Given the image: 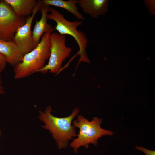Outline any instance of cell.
<instances>
[{
  "label": "cell",
  "mask_w": 155,
  "mask_h": 155,
  "mask_svg": "<svg viewBox=\"0 0 155 155\" xmlns=\"http://www.w3.org/2000/svg\"><path fill=\"white\" fill-rule=\"evenodd\" d=\"M5 92L4 87L0 74V96Z\"/></svg>",
  "instance_id": "9a60e30c"
},
{
  "label": "cell",
  "mask_w": 155,
  "mask_h": 155,
  "mask_svg": "<svg viewBox=\"0 0 155 155\" xmlns=\"http://www.w3.org/2000/svg\"><path fill=\"white\" fill-rule=\"evenodd\" d=\"M108 3V0H78V4L84 13L96 18L106 14Z\"/></svg>",
  "instance_id": "ba28073f"
},
{
  "label": "cell",
  "mask_w": 155,
  "mask_h": 155,
  "mask_svg": "<svg viewBox=\"0 0 155 155\" xmlns=\"http://www.w3.org/2000/svg\"><path fill=\"white\" fill-rule=\"evenodd\" d=\"M102 120V118L95 117L89 121L82 115H79L77 119L73 121V126L79 129L78 137L73 139L70 144L74 148L75 152L80 146H84L87 148L90 143L96 146L100 137L112 135V131L101 127Z\"/></svg>",
  "instance_id": "3957f363"
},
{
  "label": "cell",
  "mask_w": 155,
  "mask_h": 155,
  "mask_svg": "<svg viewBox=\"0 0 155 155\" xmlns=\"http://www.w3.org/2000/svg\"><path fill=\"white\" fill-rule=\"evenodd\" d=\"M43 4L42 0L38 1L31 16H28L26 23L19 28L13 39V41L23 56L36 47L33 40L31 26L35 16L40 11Z\"/></svg>",
  "instance_id": "52a82bcc"
},
{
  "label": "cell",
  "mask_w": 155,
  "mask_h": 155,
  "mask_svg": "<svg viewBox=\"0 0 155 155\" xmlns=\"http://www.w3.org/2000/svg\"><path fill=\"white\" fill-rule=\"evenodd\" d=\"M19 17H24L32 13L38 1L36 0H4Z\"/></svg>",
  "instance_id": "8fae6325"
},
{
  "label": "cell",
  "mask_w": 155,
  "mask_h": 155,
  "mask_svg": "<svg viewBox=\"0 0 155 155\" xmlns=\"http://www.w3.org/2000/svg\"><path fill=\"white\" fill-rule=\"evenodd\" d=\"M135 148L137 150L143 152L146 155H155V150H149L142 147L136 146Z\"/></svg>",
  "instance_id": "5bb4252c"
},
{
  "label": "cell",
  "mask_w": 155,
  "mask_h": 155,
  "mask_svg": "<svg viewBox=\"0 0 155 155\" xmlns=\"http://www.w3.org/2000/svg\"><path fill=\"white\" fill-rule=\"evenodd\" d=\"M52 107L48 106L44 112L39 111V118L45 125L42 127L48 130L55 140L59 149L67 146L69 141L77 136L75 128L71 125L72 120L79 113V109L75 108L69 116L58 117L52 115Z\"/></svg>",
  "instance_id": "6da1fadb"
},
{
  "label": "cell",
  "mask_w": 155,
  "mask_h": 155,
  "mask_svg": "<svg viewBox=\"0 0 155 155\" xmlns=\"http://www.w3.org/2000/svg\"><path fill=\"white\" fill-rule=\"evenodd\" d=\"M51 32H46L42 36L35 48L23 56L22 61L14 66V77L17 79L27 77L38 71L45 65L51 53Z\"/></svg>",
  "instance_id": "7a4b0ae2"
},
{
  "label": "cell",
  "mask_w": 155,
  "mask_h": 155,
  "mask_svg": "<svg viewBox=\"0 0 155 155\" xmlns=\"http://www.w3.org/2000/svg\"><path fill=\"white\" fill-rule=\"evenodd\" d=\"M0 134H1V131H0Z\"/></svg>",
  "instance_id": "2e32d148"
},
{
  "label": "cell",
  "mask_w": 155,
  "mask_h": 155,
  "mask_svg": "<svg viewBox=\"0 0 155 155\" xmlns=\"http://www.w3.org/2000/svg\"><path fill=\"white\" fill-rule=\"evenodd\" d=\"M49 12L50 13L47 15V19L54 20L56 22L55 29L58 33L72 36L77 43L79 48L78 54L80 55L77 66L81 62L90 63V59L86 50L88 39L84 32L77 29L82 24V21H68L65 18L64 15L52 7H50Z\"/></svg>",
  "instance_id": "277c9868"
},
{
  "label": "cell",
  "mask_w": 155,
  "mask_h": 155,
  "mask_svg": "<svg viewBox=\"0 0 155 155\" xmlns=\"http://www.w3.org/2000/svg\"><path fill=\"white\" fill-rule=\"evenodd\" d=\"M43 3L50 6L59 7L66 10L74 15L79 20H84L85 18L80 12L77 6L78 0H42Z\"/></svg>",
  "instance_id": "7c38bea8"
},
{
  "label": "cell",
  "mask_w": 155,
  "mask_h": 155,
  "mask_svg": "<svg viewBox=\"0 0 155 155\" xmlns=\"http://www.w3.org/2000/svg\"><path fill=\"white\" fill-rule=\"evenodd\" d=\"M50 8V5L43 3L40 10L42 14L41 18L38 21L36 20L32 32L33 40L35 47L40 42L44 34L49 31L52 32L54 30L52 26L47 23V16Z\"/></svg>",
  "instance_id": "9c48e42d"
},
{
  "label": "cell",
  "mask_w": 155,
  "mask_h": 155,
  "mask_svg": "<svg viewBox=\"0 0 155 155\" xmlns=\"http://www.w3.org/2000/svg\"><path fill=\"white\" fill-rule=\"evenodd\" d=\"M0 53L5 57L7 63L14 67L22 61L23 56L13 41L0 40Z\"/></svg>",
  "instance_id": "30bf717a"
},
{
  "label": "cell",
  "mask_w": 155,
  "mask_h": 155,
  "mask_svg": "<svg viewBox=\"0 0 155 155\" xmlns=\"http://www.w3.org/2000/svg\"><path fill=\"white\" fill-rule=\"evenodd\" d=\"M26 20L25 17L17 16L4 0H0V40L13 41L17 31Z\"/></svg>",
  "instance_id": "8992f818"
},
{
  "label": "cell",
  "mask_w": 155,
  "mask_h": 155,
  "mask_svg": "<svg viewBox=\"0 0 155 155\" xmlns=\"http://www.w3.org/2000/svg\"><path fill=\"white\" fill-rule=\"evenodd\" d=\"M7 63V61L5 57L0 53V74L5 69Z\"/></svg>",
  "instance_id": "4fadbf2b"
},
{
  "label": "cell",
  "mask_w": 155,
  "mask_h": 155,
  "mask_svg": "<svg viewBox=\"0 0 155 155\" xmlns=\"http://www.w3.org/2000/svg\"><path fill=\"white\" fill-rule=\"evenodd\" d=\"M50 39L51 47L49 62L38 72L45 73L49 71L51 73L57 74L62 68L63 62L69 57L72 50L66 45L65 35L57 32L51 33Z\"/></svg>",
  "instance_id": "5b68a950"
}]
</instances>
